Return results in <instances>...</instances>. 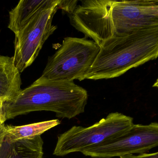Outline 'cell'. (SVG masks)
Returning a JSON list of instances; mask_svg holds the SVG:
<instances>
[{"mask_svg": "<svg viewBox=\"0 0 158 158\" xmlns=\"http://www.w3.org/2000/svg\"><path fill=\"white\" fill-rule=\"evenodd\" d=\"M87 92L74 81L50 80L40 77L12 100L3 102L4 122L33 111H49L68 119L85 112Z\"/></svg>", "mask_w": 158, "mask_h": 158, "instance_id": "cell-1", "label": "cell"}, {"mask_svg": "<svg viewBox=\"0 0 158 158\" xmlns=\"http://www.w3.org/2000/svg\"><path fill=\"white\" fill-rule=\"evenodd\" d=\"M83 80L119 77L158 57V26L143 28L105 41Z\"/></svg>", "mask_w": 158, "mask_h": 158, "instance_id": "cell-2", "label": "cell"}, {"mask_svg": "<svg viewBox=\"0 0 158 158\" xmlns=\"http://www.w3.org/2000/svg\"><path fill=\"white\" fill-rule=\"evenodd\" d=\"M100 49L86 37H66L59 49L49 57L41 77L50 80H83Z\"/></svg>", "mask_w": 158, "mask_h": 158, "instance_id": "cell-3", "label": "cell"}, {"mask_svg": "<svg viewBox=\"0 0 158 158\" xmlns=\"http://www.w3.org/2000/svg\"><path fill=\"white\" fill-rule=\"evenodd\" d=\"M133 125L132 118L114 112L90 127L73 126L58 136L53 155L64 156L75 152L82 153L121 135Z\"/></svg>", "mask_w": 158, "mask_h": 158, "instance_id": "cell-4", "label": "cell"}, {"mask_svg": "<svg viewBox=\"0 0 158 158\" xmlns=\"http://www.w3.org/2000/svg\"><path fill=\"white\" fill-rule=\"evenodd\" d=\"M59 0H49L18 33L15 35L14 64L23 72L38 57L43 45L55 31L52 24L54 16L58 9Z\"/></svg>", "mask_w": 158, "mask_h": 158, "instance_id": "cell-5", "label": "cell"}, {"mask_svg": "<svg viewBox=\"0 0 158 158\" xmlns=\"http://www.w3.org/2000/svg\"><path fill=\"white\" fill-rule=\"evenodd\" d=\"M158 146V123L134 124L121 135L82 153L96 158L143 154Z\"/></svg>", "mask_w": 158, "mask_h": 158, "instance_id": "cell-6", "label": "cell"}, {"mask_svg": "<svg viewBox=\"0 0 158 158\" xmlns=\"http://www.w3.org/2000/svg\"><path fill=\"white\" fill-rule=\"evenodd\" d=\"M115 1L83 0L69 15L71 25L99 46L115 36L111 10Z\"/></svg>", "mask_w": 158, "mask_h": 158, "instance_id": "cell-7", "label": "cell"}, {"mask_svg": "<svg viewBox=\"0 0 158 158\" xmlns=\"http://www.w3.org/2000/svg\"><path fill=\"white\" fill-rule=\"evenodd\" d=\"M115 36L158 26V0L115 1L111 10Z\"/></svg>", "mask_w": 158, "mask_h": 158, "instance_id": "cell-8", "label": "cell"}, {"mask_svg": "<svg viewBox=\"0 0 158 158\" xmlns=\"http://www.w3.org/2000/svg\"><path fill=\"white\" fill-rule=\"evenodd\" d=\"M44 142L41 136L13 142L0 140V158H43Z\"/></svg>", "mask_w": 158, "mask_h": 158, "instance_id": "cell-9", "label": "cell"}, {"mask_svg": "<svg viewBox=\"0 0 158 158\" xmlns=\"http://www.w3.org/2000/svg\"><path fill=\"white\" fill-rule=\"evenodd\" d=\"M20 73L13 58L0 55V99L3 102L15 98L22 90Z\"/></svg>", "mask_w": 158, "mask_h": 158, "instance_id": "cell-10", "label": "cell"}, {"mask_svg": "<svg viewBox=\"0 0 158 158\" xmlns=\"http://www.w3.org/2000/svg\"><path fill=\"white\" fill-rule=\"evenodd\" d=\"M49 0H21L9 12L8 28L15 35L27 25Z\"/></svg>", "mask_w": 158, "mask_h": 158, "instance_id": "cell-11", "label": "cell"}, {"mask_svg": "<svg viewBox=\"0 0 158 158\" xmlns=\"http://www.w3.org/2000/svg\"><path fill=\"white\" fill-rule=\"evenodd\" d=\"M58 119L46 121L19 126H6L3 139L13 142L21 139H30L38 136L60 124Z\"/></svg>", "mask_w": 158, "mask_h": 158, "instance_id": "cell-12", "label": "cell"}, {"mask_svg": "<svg viewBox=\"0 0 158 158\" xmlns=\"http://www.w3.org/2000/svg\"><path fill=\"white\" fill-rule=\"evenodd\" d=\"M79 1H67V0H59L58 9H61L63 12L67 13L68 15L73 13L77 6Z\"/></svg>", "mask_w": 158, "mask_h": 158, "instance_id": "cell-13", "label": "cell"}, {"mask_svg": "<svg viewBox=\"0 0 158 158\" xmlns=\"http://www.w3.org/2000/svg\"><path fill=\"white\" fill-rule=\"evenodd\" d=\"M119 158H158V152L152 154H140L138 156L133 155H126L120 157Z\"/></svg>", "mask_w": 158, "mask_h": 158, "instance_id": "cell-14", "label": "cell"}, {"mask_svg": "<svg viewBox=\"0 0 158 158\" xmlns=\"http://www.w3.org/2000/svg\"><path fill=\"white\" fill-rule=\"evenodd\" d=\"M6 130V126L4 123H0V140L3 137Z\"/></svg>", "mask_w": 158, "mask_h": 158, "instance_id": "cell-15", "label": "cell"}, {"mask_svg": "<svg viewBox=\"0 0 158 158\" xmlns=\"http://www.w3.org/2000/svg\"><path fill=\"white\" fill-rule=\"evenodd\" d=\"M3 101L0 99V123H4L3 120Z\"/></svg>", "mask_w": 158, "mask_h": 158, "instance_id": "cell-16", "label": "cell"}, {"mask_svg": "<svg viewBox=\"0 0 158 158\" xmlns=\"http://www.w3.org/2000/svg\"><path fill=\"white\" fill-rule=\"evenodd\" d=\"M153 87H158V79L156 82V83L153 85Z\"/></svg>", "mask_w": 158, "mask_h": 158, "instance_id": "cell-17", "label": "cell"}]
</instances>
